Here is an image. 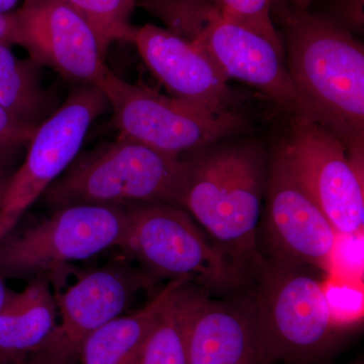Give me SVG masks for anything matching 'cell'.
Returning <instances> with one entry per match:
<instances>
[{"mask_svg":"<svg viewBox=\"0 0 364 364\" xmlns=\"http://www.w3.org/2000/svg\"><path fill=\"white\" fill-rule=\"evenodd\" d=\"M294 1L298 2L299 6H306V4H308L309 2L311 1V0H294Z\"/></svg>","mask_w":364,"mask_h":364,"instance_id":"83f0119b","label":"cell"},{"mask_svg":"<svg viewBox=\"0 0 364 364\" xmlns=\"http://www.w3.org/2000/svg\"><path fill=\"white\" fill-rule=\"evenodd\" d=\"M223 11L247 23L248 26L267 36L277 43H282V38L273 25L270 14V0H208Z\"/></svg>","mask_w":364,"mask_h":364,"instance_id":"44dd1931","label":"cell"},{"mask_svg":"<svg viewBox=\"0 0 364 364\" xmlns=\"http://www.w3.org/2000/svg\"><path fill=\"white\" fill-rule=\"evenodd\" d=\"M112 109L119 136L172 156L200 150L240 130L233 112L210 114L183 100L119 78L109 68L97 85Z\"/></svg>","mask_w":364,"mask_h":364,"instance_id":"ba28073f","label":"cell"},{"mask_svg":"<svg viewBox=\"0 0 364 364\" xmlns=\"http://www.w3.org/2000/svg\"><path fill=\"white\" fill-rule=\"evenodd\" d=\"M11 178H9L7 181L0 183V207H1V203L4 202V195H6L7 186H9V181H11Z\"/></svg>","mask_w":364,"mask_h":364,"instance_id":"4316f807","label":"cell"},{"mask_svg":"<svg viewBox=\"0 0 364 364\" xmlns=\"http://www.w3.org/2000/svg\"><path fill=\"white\" fill-rule=\"evenodd\" d=\"M188 280H173L143 308L124 314L90 334L79 351V364H138L146 342L177 287Z\"/></svg>","mask_w":364,"mask_h":364,"instance_id":"e0dca14e","label":"cell"},{"mask_svg":"<svg viewBox=\"0 0 364 364\" xmlns=\"http://www.w3.org/2000/svg\"><path fill=\"white\" fill-rule=\"evenodd\" d=\"M129 225L119 248L151 279L188 280L229 287L241 279L240 263L210 243L183 208L163 203H126Z\"/></svg>","mask_w":364,"mask_h":364,"instance_id":"52a82bcc","label":"cell"},{"mask_svg":"<svg viewBox=\"0 0 364 364\" xmlns=\"http://www.w3.org/2000/svg\"><path fill=\"white\" fill-rule=\"evenodd\" d=\"M177 287L146 342L138 364H188L186 322L193 289Z\"/></svg>","mask_w":364,"mask_h":364,"instance_id":"d6986e66","label":"cell"},{"mask_svg":"<svg viewBox=\"0 0 364 364\" xmlns=\"http://www.w3.org/2000/svg\"><path fill=\"white\" fill-rule=\"evenodd\" d=\"M40 67L31 58H18L9 46L0 44V107L33 129L60 105L43 86Z\"/></svg>","mask_w":364,"mask_h":364,"instance_id":"ac0fdd59","label":"cell"},{"mask_svg":"<svg viewBox=\"0 0 364 364\" xmlns=\"http://www.w3.org/2000/svg\"><path fill=\"white\" fill-rule=\"evenodd\" d=\"M80 14L97 33L105 51L117 41L131 42L136 0H61Z\"/></svg>","mask_w":364,"mask_h":364,"instance_id":"ffe728a7","label":"cell"},{"mask_svg":"<svg viewBox=\"0 0 364 364\" xmlns=\"http://www.w3.org/2000/svg\"><path fill=\"white\" fill-rule=\"evenodd\" d=\"M18 1L20 0H0V14L13 13V9L18 4Z\"/></svg>","mask_w":364,"mask_h":364,"instance_id":"d4e9b609","label":"cell"},{"mask_svg":"<svg viewBox=\"0 0 364 364\" xmlns=\"http://www.w3.org/2000/svg\"><path fill=\"white\" fill-rule=\"evenodd\" d=\"M7 291H9V289H7L6 286V280L0 277V309H1L2 305H4Z\"/></svg>","mask_w":364,"mask_h":364,"instance_id":"484cf974","label":"cell"},{"mask_svg":"<svg viewBox=\"0 0 364 364\" xmlns=\"http://www.w3.org/2000/svg\"><path fill=\"white\" fill-rule=\"evenodd\" d=\"M279 152L337 233L352 237L363 232V173L336 136L315 122L291 117L289 138Z\"/></svg>","mask_w":364,"mask_h":364,"instance_id":"30bf717a","label":"cell"},{"mask_svg":"<svg viewBox=\"0 0 364 364\" xmlns=\"http://www.w3.org/2000/svg\"><path fill=\"white\" fill-rule=\"evenodd\" d=\"M0 44L18 45V23L14 11L0 14Z\"/></svg>","mask_w":364,"mask_h":364,"instance_id":"cb8c5ba5","label":"cell"},{"mask_svg":"<svg viewBox=\"0 0 364 364\" xmlns=\"http://www.w3.org/2000/svg\"><path fill=\"white\" fill-rule=\"evenodd\" d=\"M186 161L143 144L117 140L79 153L40 198L46 208L163 203L181 208Z\"/></svg>","mask_w":364,"mask_h":364,"instance_id":"3957f363","label":"cell"},{"mask_svg":"<svg viewBox=\"0 0 364 364\" xmlns=\"http://www.w3.org/2000/svg\"><path fill=\"white\" fill-rule=\"evenodd\" d=\"M36 129L21 123L0 107V145H9V144L28 145Z\"/></svg>","mask_w":364,"mask_h":364,"instance_id":"7402d4cb","label":"cell"},{"mask_svg":"<svg viewBox=\"0 0 364 364\" xmlns=\"http://www.w3.org/2000/svg\"><path fill=\"white\" fill-rule=\"evenodd\" d=\"M265 231L272 257L329 272L339 234L289 172L279 151L267 173Z\"/></svg>","mask_w":364,"mask_h":364,"instance_id":"4fadbf2b","label":"cell"},{"mask_svg":"<svg viewBox=\"0 0 364 364\" xmlns=\"http://www.w3.org/2000/svg\"><path fill=\"white\" fill-rule=\"evenodd\" d=\"M287 71L312 121L341 141L363 173L364 49L350 32L303 9L284 14Z\"/></svg>","mask_w":364,"mask_h":364,"instance_id":"6da1fadb","label":"cell"},{"mask_svg":"<svg viewBox=\"0 0 364 364\" xmlns=\"http://www.w3.org/2000/svg\"><path fill=\"white\" fill-rule=\"evenodd\" d=\"M304 265L275 259L258 262L253 306L260 340V364L303 361L320 355L334 341L327 293Z\"/></svg>","mask_w":364,"mask_h":364,"instance_id":"8992f818","label":"cell"},{"mask_svg":"<svg viewBox=\"0 0 364 364\" xmlns=\"http://www.w3.org/2000/svg\"><path fill=\"white\" fill-rule=\"evenodd\" d=\"M0 240V277L45 279L56 287L67 268L109 249L121 248L129 225L124 205H66Z\"/></svg>","mask_w":364,"mask_h":364,"instance_id":"5b68a950","label":"cell"},{"mask_svg":"<svg viewBox=\"0 0 364 364\" xmlns=\"http://www.w3.org/2000/svg\"><path fill=\"white\" fill-rule=\"evenodd\" d=\"M141 4L169 31L205 53L228 80L252 86L291 117L312 121L287 71L282 43L208 0H142Z\"/></svg>","mask_w":364,"mask_h":364,"instance_id":"7a4b0ae2","label":"cell"},{"mask_svg":"<svg viewBox=\"0 0 364 364\" xmlns=\"http://www.w3.org/2000/svg\"><path fill=\"white\" fill-rule=\"evenodd\" d=\"M21 364H28V363H21Z\"/></svg>","mask_w":364,"mask_h":364,"instance_id":"f1b7e54d","label":"cell"},{"mask_svg":"<svg viewBox=\"0 0 364 364\" xmlns=\"http://www.w3.org/2000/svg\"><path fill=\"white\" fill-rule=\"evenodd\" d=\"M152 282L130 261H112L78 275L65 291H55L59 322L44 343L23 363L74 364L85 339L95 330L128 312Z\"/></svg>","mask_w":364,"mask_h":364,"instance_id":"8fae6325","label":"cell"},{"mask_svg":"<svg viewBox=\"0 0 364 364\" xmlns=\"http://www.w3.org/2000/svg\"><path fill=\"white\" fill-rule=\"evenodd\" d=\"M186 161L181 208L237 262L255 256L268 173L262 153L238 145Z\"/></svg>","mask_w":364,"mask_h":364,"instance_id":"277c9868","label":"cell"},{"mask_svg":"<svg viewBox=\"0 0 364 364\" xmlns=\"http://www.w3.org/2000/svg\"><path fill=\"white\" fill-rule=\"evenodd\" d=\"M107 107L97 85L81 86L37 127L0 207V240L70 166L91 124Z\"/></svg>","mask_w":364,"mask_h":364,"instance_id":"9c48e42d","label":"cell"},{"mask_svg":"<svg viewBox=\"0 0 364 364\" xmlns=\"http://www.w3.org/2000/svg\"><path fill=\"white\" fill-rule=\"evenodd\" d=\"M25 144L0 145V183L11 178L26 154Z\"/></svg>","mask_w":364,"mask_h":364,"instance_id":"603a6c76","label":"cell"},{"mask_svg":"<svg viewBox=\"0 0 364 364\" xmlns=\"http://www.w3.org/2000/svg\"><path fill=\"white\" fill-rule=\"evenodd\" d=\"M14 16L18 45L38 65L81 86L98 85L107 52L80 14L61 0H25Z\"/></svg>","mask_w":364,"mask_h":364,"instance_id":"7c38bea8","label":"cell"},{"mask_svg":"<svg viewBox=\"0 0 364 364\" xmlns=\"http://www.w3.org/2000/svg\"><path fill=\"white\" fill-rule=\"evenodd\" d=\"M188 364H260L253 301L225 303L193 289L186 322Z\"/></svg>","mask_w":364,"mask_h":364,"instance_id":"9a60e30c","label":"cell"},{"mask_svg":"<svg viewBox=\"0 0 364 364\" xmlns=\"http://www.w3.org/2000/svg\"><path fill=\"white\" fill-rule=\"evenodd\" d=\"M131 42L172 97L210 114L232 112L233 95L229 80L188 40L168 28L145 25L135 28Z\"/></svg>","mask_w":364,"mask_h":364,"instance_id":"5bb4252c","label":"cell"},{"mask_svg":"<svg viewBox=\"0 0 364 364\" xmlns=\"http://www.w3.org/2000/svg\"><path fill=\"white\" fill-rule=\"evenodd\" d=\"M58 321L51 282H28L20 291H7L0 309V364H21L44 343Z\"/></svg>","mask_w":364,"mask_h":364,"instance_id":"2e32d148","label":"cell"}]
</instances>
